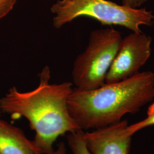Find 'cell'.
<instances>
[{
    "label": "cell",
    "instance_id": "obj_1",
    "mask_svg": "<svg viewBox=\"0 0 154 154\" xmlns=\"http://www.w3.org/2000/svg\"><path fill=\"white\" fill-rule=\"evenodd\" d=\"M39 75L38 86L32 91L21 92L15 87L10 88L0 98V110L9 114L13 119L26 118L35 132L33 142L39 152L45 154L54 149L53 144L60 137L81 128L68 109L72 83L50 84L48 66Z\"/></svg>",
    "mask_w": 154,
    "mask_h": 154
},
{
    "label": "cell",
    "instance_id": "obj_2",
    "mask_svg": "<svg viewBox=\"0 0 154 154\" xmlns=\"http://www.w3.org/2000/svg\"><path fill=\"white\" fill-rule=\"evenodd\" d=\"M154 99V74L139 72L123 81L84 91L72 88L67 99L70 114L82 130H96L121 121Z\"/></svg>",
    "mask_w": 154,
    "mask_h": 154
},
{
    "label": "cell",
    "instance_id": "obj_3",
    "mask_svg": "<svg viewBox=\"0 0 154 154\" xmlns=\"http://www.w3.org/2000/svg\"><path fill=\"white\" fill-rule=\"evenodd\" d=\"M53 26L62 27L80 17L93 18L103 25L123 26L142 32L141 26H152L154 14L146 8H131L107 0H58L51 7Z\"/></svg>",
    "mask_w": 154,
    "mask_h": 154
},
{
    "label": "cell",
    "instance_id": "obj_4",
    "mask_svg": "<svg viewBox=\"0 0 154 154\" xmlns=\"http://www.w3.org/2000/svg\"><path fill=\"white\" fill-rule=\"evenodd\" d=\"M122 39L121 33L112 27L91 32L86 49L74 63L72 76L77 89L92 90L105 85Z\"/></svg>",
    "mask_w": 154,
    "mask_h": 154
},
{
    "label": "cell",
    "instance_id": "obj_5",
    "mask_svg": "<svg viewBox=\"0 0 154 154\" xmlns=\"http://www.w3.org/2000/svg\"><path fill=\"white\" fill-rule=\"evenodd\" d=\"M152 38L143 33L133 32L122 38L119 50L107 72L106 83L123 81L134 77L149 60Z\"/></svg>",
    "mask_w": 154,
    "mask_h": 154
},
{
    "label": "cell",
    "instance_id": "obj_6",
    "mask_svg": "<svg viewBox=\"0 0 154 154\" xmlns=\"http://www.w3.org/2000/svg\"><path fill=\"white\" fill-rule=\"evenodd\" d=\"M122 120L110 126L84 132V140L91 154H129L131 138L125 134L128 126Z\"/></svg>",
    "mask_w": 154,
    "mask_h": 154
},
{
    "label": "cell",
    "instance_id": "obj_7",
    "mask_svg": "<svg viewBox=\"0 0 154 154\" xmlns=\"http://www.w3.org/2000/svg\"><path fill=\"white\" fill-rule=\"evenodd\" d=\"M0 154H42L19 127L0 119Z\"/></svg>",
    "mask_w": 154,
    "mask_h": 154
},
{
    "label": "cell",
    "instance_id": "obj_8",
    "mask_svg": "<svg viewBox=\"0 0 154 154\" xmlns=\"http://www.w3.org/2000/svg\"><path fill=\"white\" fill-rule=\"evenodd\" d=\"M84 131L78 130L69 133L67 139L69 147L73 154H91L86 147L84 140Z\"/></svg>",
    "mask_w": 154,
    "mask_h": 154
},
{
    "label": "cell",
    "instance_id": "obj_9",
    "mask_svg": "<svg viewBox=\"0 0 154 154\" xmlns=\"http://www.w3.org/2000/svg\"><path fill=\"white\" fill-rule=\"evenodd\" d=\"M151 126H154V102L148 108L146 118L131 125H128L124 132L127 137H132L136 132Z\"/></svg>",
    "mask_w": 154,
    "mask_h": 154
},
{
    "label": "cell",
    "instance_id": "obj_10",
    "mask_svg": "<svg viewBox=\"0 0 154 154\" xmlns=\"http://www.w3.org/2000/svg\"><path fill=\"white\" fill-rule=\"evenodd\" d=\"M17 0H0V19L7 16L13 10Z\"/></svg>",
    "mask_w": 154,
    "mask_h": 154
},
{
    "label": "cell",
    "instance_id": "obj_11",
    "mask_svg": "<svg viewBox=\"0 0 154 154\" xmlns=\"http://www.w3.org/2000/svg\"><path fill=\"white\" fill-rule=\"evenodd\" d=\"M147 0H122V5L128 8L137 9L142 5Z\"/></svg>",
    "mask_w": 154,
    "mask_h": 154
},
{
    "label": "cell",
    "instance_id": "obj_12",
    "mask_svg": "<svg viewBox=\"0 0 154 154\" xmlns=\"http://www.w3.org/2000/svg\"><path fill=\"white\" fill-rule=\"evenodd\" d=\"M45 154H66V149L65 144L63 142L59 143L58 147L56 149H53L49 153Z\"/></svg>",
    "mask_w": 154,
    "mask_h": 154
},
{
    "label": "cell",
    "instance_id": "obj_13",
    "mask_svg": "<svg viewBox=\"0 0 154 154\" xmlns=\"http://www.w3.org/2000/svg\"><path fill=\"white\" fill-rule=\"evenodd\" d=\"M1 110H0V117H1Z\"/></svg>",
    "mask_w": 154,
    "mask_h": 154
}]
</instances>
